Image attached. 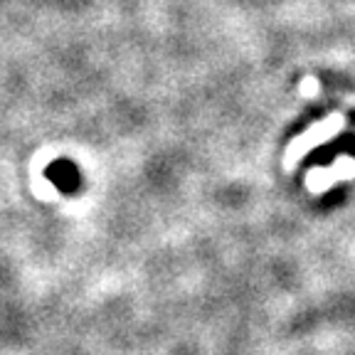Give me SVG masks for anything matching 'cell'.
<instances>
[{"label": "cell", "instance_id": "4", "mask_svg": "<svg viewBox=\"0 0 355 355\" xmlns=\"http://www.w3.org/2000/svg\"><path fill=\"white\" fill-rule=\"evenodd\" d=\"M301 94L304 96H313L318 94V82L313 77H306L304 82H301Z\"/></svg>", "mask_w": 355, "mask_h": 355}, {"label": "cell", "instance_id": "2", "mask_svg": "<svg viewBox=\"0 0 355 355\" xmlns=\"http://www.w3.org/2000/svg\"><path fill=\"white\" fill-rule=\"evenodd\" d=\"M355 178V158L353 155H340L338 161L328 168H313L306 173V190L313 195L326 193L340 180H350Z\"/></svg>", "mask_w": 355, "mask_h": 355}, {"label": "cell", "instance_id": "3", "mask_svg": "<svg viewBox=\"0 0 355 355\" xmlns=\"http://www.w3.org/2000/svg\"><path fill=\"white\" fill-rule=\"evenodd\" d=\"M47 178H50V183L55 185L57 190L62 193L72 195L82 188V171L74 166L72 161H55L50 168H47Z\"/></svg>", "mask_w": 355, "mask_h": 355}, {"label": "cell", "instance_id": "1", "mask_svg": "<svg viewBox=\"0 0 355 355\" xmlns=\"http://www.w3.org/2000/svg\"><path fill=\"white\" fill-rule=\"evenodd\" d=\"M343 128H345L343 114H331V116H326L321 123H313L309 131H304L301 136H296V139L288 144L286 153H284V168H286V171H294L296 163H299L306 153H311V150L318 148V146L328 144V141H331L336 133L343 131Z\"/></svg>", "mask_w": 355, "mask_h": 355}]
</instances>
